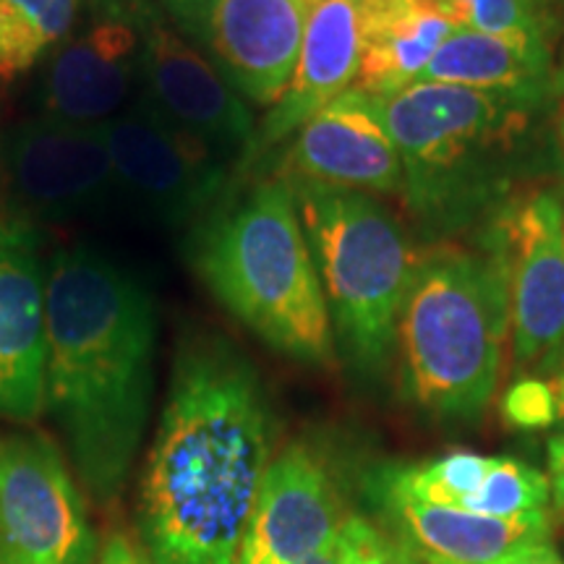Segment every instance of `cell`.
<instances>
[{"mask_svg":"<svg viewBox=\"0 0 564 564\" xmlns=\"http://www.w3.org/2000/svg\"><path fill=\"white\" fill-rule=\"evenodd\" d=\"M270 463L272 413L253 364L223 335H188L141 478L150 560L236 564Z\"/></svg>","mask_w":564,"mask_h":564,"instance_id":"1","label":"cell"},{"mask_svg":"<svg viewBox=\"0 0 564 564\" xmlns=\"http://www.w3.org/2000/svg\"><path fill=\"white\" fill-rule=\"evenodd\" d=\"M158 314L147 285L95 246L47 262L45 408L82 481L112 502L129 481L154 392Z\"/></svg>","mask_w":564,"mask_h":564,"instance_id":"2","label":"cell"},{"mask_svg":"<svg viewBox=\"0 0 564 564\" xmlns=\"http://www.w3.org/2000/svg\"><path fill=\"white\" fill-rule=\"evenodd\" d=\"M186 257L212 299L272 350L312 366L333 361V319L285 181L225 194L192 225Z\"/></svg>","mask_w":564,"mask_h":564,"instance_id":"3","label":"cell"},{"mask_svg":"<svg viewBox=\"0 0 564 564\" xmlns=\"http://www.w3.org/2000/svg\"><path fill=\"white\" fill-rule=\"evenodd\" d=\"M369 95L403 160V199L429 232L468 228L505 207L535 112L544 102L453 84Z\"/></svg>","mask_w":564,"mask_h":564,"instance_id":"4","label":"cell"},{"mask_svg":"<svg viewBox=\"0 0 564 564\" xmlns=\"http://www.w3.org/2000/svg\"><path fill=\"white\" fill-rule=\"evenodd\" d=\"M510 337V278L494 246L421 253L394 333L413 405L440 421H476L497 392Z\"/></svg>","mask_w":564,"mask_h":564,"instance_id":"5","label":"cell"},{"mask_svg":"<svg viewBox=\"0 0 564 564\" xmlns=\"http://www.w3.org/2000/svg\"><path fill=\"white\" fill-rule=\"evenodd\" d=\"M285 183L312 246L337 343L356 369L379 371L390 358L421 251L377 196Z\"/></svg>","mask_w":564,"mask_h":564,"instance_id":"6","label":"cell"},{"mask_svg":"<svg viewBox=\"0 0 564 564\" xmlns=\"http://www.w3.org/2000/svg\"><path fill=\"white\" fill-rule=\"evenodd\" d=\"M118 196L167 228L199 223L228 194L230 162L167 121L150 100H137L105 121Z\"/></svg>","mask_w":564,"mask_h":564,"instance_id":"7","label":"cell"},{"mask_svg":"<svg viewBox=\"0 0 564 564\" xmlns=\"http://www.w3.org/2000/svg\"><path fill=\"white\" fill-rule=\"evenodd\" d=\"M246 102L272 108L291 82L312 0H158Z\"/></svg>","mask_w":564,"mask_h":564,"instance_id":"8","label":"cell"},{"mask_svg":"<svg viewBox=\"0 0 564 564\" xmlns=\"http://www.w3.org/2000/svg\"><path fill=\"white\" fill-rule=\"evenodd\" d=\"M144 6L147 0H84L74 26L42 61V118L97 126L129 105L139 84Z\"/></svg>","mask_w":564,"mask_h":564,"instance_id":"9","label":"cell"},{"mask_svg":"<svg viewBox=\"0 0 564 564\" xmlns=\"http://www.w3.org/2000/svg\"><path fill=\"white\" fill-rule=\"evenodd\" d=\"M137 89L167 121L246 171L257 139L249 102L175 30L158 0L144 6Z\"/></svg>","mask_w":564,"mask_h":564,"instance_id":"10","label":"cell"},{"mask_svg":"<svg viewBox=\"0 0 564 564\" xmlns=\"http://www.w3.org/2000/svg\"><path fill=\"white\" fill-rule=\"evenodd\" d=\"M510 278L514 369H535L564 343V236L554 188L507 202L486 232Z\"/></svg>","mask_w":564,"mask_h":564,"instance_id":"11","label":"cell"},{"mask_svg":"<svg viewBox=\"0 0 564 564\" xmlns=\"http://www.w3.org/2000/svg\"><path fill=\"white\" fill-rule=\"evenodd\" d=\"M0 544L45 564L95 560L79 486L40 434H0Z\"/></svg>","mask_w":564,"mask_h":564,"instance_id":"12","label":"cell"},{"mask_svg":"<svg viewBox=\"0 0 564 564\" xmlns=\"http://www.w3.org/2000/svg\"><path fill=\"white\" fill-rule=\"evenodd\" d=\"M6 173L19 212L37 220H74L118 196L105 126L34 116L6 141Z\"/></svg>","mask_w":564,"mask_h":564,"instance_id":"13","label":"cell"},{"mask_svg":"<svg viewBox=\"0 0 564 564\" xmlns=\"http://www.w3.org/2000/svg\"><path fill=\"white\" fill-rule=\"evenodd\" d=\"M47 264L32 217L0 207V415L32 421L45 408Z\"/></svg>","mask_w":564,"mask_h":564,"instance_id":"14","label":"cell"},{"mask_svg":"<svg viewBox=\"0 0 564 564\" xmlns=\"http://www.w3.org/2000/svg\"><path fill=\"white\" fill-rule=\"evenodd\" d=\"M343 523L327 460L308 442H291L267 468L236 564H303Z\"/></svg>","mask_w":564,"mask_h":564,"instance_id":"15","label":"cell"},{"mask_svg":"<svg viewBox=\"0 0 564 564\" xmlns=\"http://www.w3.org/2000/svg\"><path fill=\"white\" fill-rule=\"evenodd\" d=\"M278 178L403 196V160L373 112L369 95L352 87L293 133Z\"/></svg>","mask_w":564,"mask_h":564,"instance_id":"16","label":"cell"},{"mask_svg":"<svg viewBox=\"0 0 564 564\" xmlns=\"http://www.w3.org/2000/svg\"><path fill=\"white\" fill-rule=\"evenodd\" d=\"M361 68L358 0H312L293 76L264 121L257 126L246 171L308 123L316 112L356 87Z\"/></svg>","mask_w":564,"mask_h":564,"instance_id":"17","label":"cell"},{"mask_svg":"<svg viewBox=\"0 0 564 564\" xmlns=\"http://www.w3.org/2000/svg\"><path fill=\"white\" fill-rule=\"evenodd\" d=\"M408 544L429 564H491L518 549L552 541V518L546 510L520 518H489L453 507L379 497Z\"/></svg>","mask_w":564,"mask_h":564,"instance_id":"18","label":"cell"},{"mask_svg":"<svg viewBox=\"0 0 564 564\" xmlns=\"http://www.w3.org/2000/svg\"><path fill=\"white\" fill-rule=\"evenodd\" d=\"M361 68L356 87L390 95L419 82L442 42L460 26L447 0H358Z\"/></svg>","mask_w":564,"mask_h":564,"instance_id":"19","label":"cell"},{"mask_svg":"<svg viewBox=\"0 0 564 564\" xmlns=\"http://www.w3.org/2000/svg\"><path fill=\"white\" fill-rule=\"evenodd\" d=\"M419 82L453 84L546 102L554 95V55L552 47L525 45L474 30H455L421 70Z\"/></svg>","mask_w":564,"mask_h":564,"instance_id":"20","label":"cell"},{"mask_svg":"<svg viewBox=\"0 0 564 564\" xmlns=\"http://www.w3.org/2000/svg\"><path fill=\"white\" fill-rule=\"evenodd\" d=\"M84 0H0V89L42 66Z\"/></svg>","mask_w":564,"mask_h":564,"instance_id":"21","label":"cell"},{"mask_svg":"<svg viewBox=\"0 0 564 564\" xmlns=\"http://www.w3.org/2000/svg\"><path fill=\"white\" fill-rule=\"evenodd\" d=\"M460 30L494 34L525 45L554 47L560 19L525 0H447Z\"/></svg>","mask_w":564,"mask_h":564,"instance_id":"22","label":"cell"},{"mask_svg":"<svg viewBox=\"0 0 564 564\" xmlns=\"http://www.w3.org/2000/svg\"><path fill=\"white\" fill-rule=\"evenodd\" d=\"M343 562L340 564H421L408 541H398L361 514H348L343 523Z\"/></svg>","mask_w":564,"mask_h":564,"instance_id":"23","label":"cell"},{"mask_svg":"<svg viewBox=\"0 0 564 564\" xmlns=\"http://www.w3.org/2000/svg\"><path fill=\"white\" fill-rule=\"evenodd\" d=\"M502 411L505 419L518 429H546L556 423L554 394L549 390L546 379L539 373L518 379L507 390Z\"/></svg>","mask_w":564,"mask_h":564,"instance_id":"24","label":"cell"},{"mask_svg":"<svg viewBox=\"0 0 564 564\" xmlns=\"http://www.w3.org/2000/svg\"><path fill=\"white\" fill-rule=\"evenodd\" d=\"M97 564H154L147 554V549L133 544L129 533H112L108 541H105L100 560Z\"/></svg>","mask_w":564,"mask_h":564,"instance_id":"25","label":"cell"},{"mask_svg":"<svg viewBox=\"0 0 564 564\" xmlns=\"http://www.w3.org/2000/svg\"><path fill=\"white\" fill-rule=\"evenodd\" d=\"M533 371L546 379L549 390L554 394L556 423H564V343L552 352V356H546L544 361L535 366Z\"/></svg>","mask_w":564,"mask_h":564,"instance_id":"26","label":"cell"},{"mask_svg":"<svg viewBox=\"0 0 564 564\" xmlns=\"http://www.w3.org/2000/svg\"><path fill=\"white\" fill-rule=\"evenodd\" d=\"M491 564H564V560L554 552L552 544H533V546L518 549V552L507 554L502 560Z\"/></svg>","mask_w":564,"mask_h":564,"instance_id":"27","label":"cell"},{"mask_svg":"<svg viewBox=\"0 0 564 564\" xmlns=\"http://www.w3.org/2000/svg\"><path fill=\"white\" fill-rule=\"evenodd\" d=\"M549 481H552V499L564 497V434L549 442Z\"/></svg>","mask_w":564,"mask_h":564,"instance_id":"28","label":"cell"},{"mask_svg":"<svg viewBox=\"0 0 564 564\" xmlns=\"http://www.w3.org/2000/svg\"><path fill=\"white\" fill-rule=\"evenodd\" d=\"M343 528V525H340ZM343 562V531H337L333 539L324 544L314 556H308L303 564H340Z\"/></svg>","mask_w":564,"mask_h":564,"instance_id":"29","label":"cell"},{"mask_svg":"<svg viewBox=\"0 0 564 564\" xmlns=\"http://www.w3.org/2000/svg\"><path fill=\"white\" fill-rule=\"evenodd\" d=\"M552 133H554V150H556V158H560V162H562V171H564V102L560 105V110L554 112Z\"/></svg>","mask_w":564,"mask_h":564,"instance_id":"30","label":"cell"},{"mask_svg":"<svg viewBox=\"0 0 564 564\" xmlns=\"http://www.w3.org/2000/svg\"><path fill=\"white\" fill-rule=\"evenodd\" d=\"M0 564H45V562H37L32 560V556H24L19 552H13L6 544H0Z\"/></svg>","mask_w":564,"mask_h":564,"instance_id":"31","label":"cell"},{"mask_svg":"<svg viewBox=\"0 0 564 564\" xmlns=\"http://www.w3.org/2000/svg\"><path fill=\"white\" fill-rule=\"evenodd\" d=\"M525 3H531V6H535V9H541V11H546V13H552V17H556V9H562L564 0H525Z\"/></svg>","mask_w":564,"mask_h":564,"instance_id":"32","label":"cell"},{"mask_svg":"<svg viewBox=\"0 0 564 564\" xmlns=\"http://www.w3.org/2000/svg\"><path fill=\"white\" fill-rule=\"evenodd\" d=\"M554 95H560V100L564 102V61L562 68L554 70Z\"/></svg>","mask_w":564,"mask_h":564,"instance_id":"33","label":"cell"},{"mask_svg":"<svg viewBox=\"0 0 564 564\" xmlns=\"http://www.w3.org/2000/svg\"><path fill=\"white\" fill-rule=\"evenodd\" d=\"M556 196H560V204H562V236H564V178H560V183L554 186Z\"/></svg>","mask_w":564,"mask_h":564,"instance_id":"34","label":"cell"},{"mask_svg":"<svg viewBox=\"0 0 564 564\" xmlns=\"http://www.w3.org/2000/svg\"><path fill=\"white\" fill-rule=\"evenodd\" d=\"M556 512H560V514H564V497L562 499H556Z\"/></svg>","mask_w":564,"mask_h":564,"instance_id":"35","label":"cell"}]
</instances>
